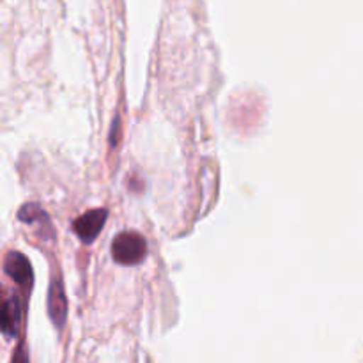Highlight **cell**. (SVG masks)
Instances as JSON below:
<instances>
[{"mask_svg": "<svg viewBox=\"0 0 363 363\" xmlns=\"http://www.w3.org/2000/svg\"><path fill=\"white\" fill-rule=\"evenodd\" d=\"M4 272L13 282L21 287H30L32 284V268L28 259L20 252H9L4 261Z\"/></svg>", "mask_w": 363, "mask_h": 363, "instance_id": "obj_3", "label": "cell"}, {"mask_svg": "<svg viewBox=\"0 0 363 363\" xmlns=\"http://www.w3.org/2000/svg\"><path fill=\"white\" fill-rule=\"evenodd\" d=\"M110 250H112L113 261L124 266H133L144 261L147 254V243L135 230H124L113 238Z\"/></svg>", "mask_w": 363, "mask_h": 363, "instance_id": "obj_1", "label": "cell"}, {"mask_svg": "<svg viewBox=\"0 0 363 363\" xmlns=\"http://www.w3.org/2000/svg\"><path fill=\"white\" fill-rule=\"evenodd\" d=\"M106 218H108V211L106 209H91V211L84 213V215H80L74 220L73 230L80 238L82 243H92L98 238V234L103 230Z\"/></svg>", "mask_w": 363, "mask_h": 363, "instance_id": "obj_2", "label": "cell"}, {"mask_svg": "<svg viewBox=\"0 0 363 363\" xmlns=\"http://www.w3.org/2000/svg\"><path fill=\"white\" fill-rule=\"evenodd\" d=\"M48 314L50 318H52L53 325L62 328L67 315V300H66V293H64V286L59 279H53L52 284H50Z\"/></svg>", "mask_w": 363, "mask_h": 363, "instance_id": "obj_4", "label": "cell"}, {"mask_svg": "<svg viewBox=\"0 0 363 363\" xmlns=\"http://www.w3.org/2000/svg\"><path fill=\"white\" fill-rule=\"evenodd\" d=\"M4 333L7 337H14L18 332V325H20V307H18V300L14 296L7 298L6 305H4Z\"/></svg>", "mask_w": 363, "mask_h": 363, "instance_id": "obj_5", "label": "cell"}, {"mask_svg": "<svg viewBox=\"0 0 363 363\" xmlns=\"http://www.w3.org/2000/svg\"><path fill=\"white\" fill-rule=\"evenodd\" d=\"M13 363H28V357H27V353H25L23 346H20L16 350V353H14V357H13Z\"/></svg>", "mask_w": 363, "mask_h": 363, "instance_id": "obj_7", "label": "cell"}, {"mask_svg": "<svg viewBox=\"0 0 363 363\" xmlns=\"http://www.w3.org/2000/svg\"><path fill=\"white\" fill-rule=\"evenodd\" d=\"M20 220L21 222H27V223H32L34 222L35 218H46V215H45V211H43L41 208H39V206H35V204H27V206H23V208H21V211H20Z\"/></svg>", "mask_w": 363, "mask_h": 363, "instance_id": "obj_6", "label": "cell"}]
</instances>
